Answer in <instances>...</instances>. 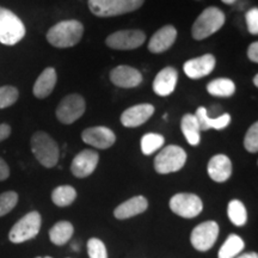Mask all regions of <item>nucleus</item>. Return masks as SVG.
<instances>
[{"label":"nucleus","mask_w":258,"mask_h":258,"mask_svg":"<svg viewBox=\"0 0 258 258\" xmlns=\"http://www.w3.org/2000/svg\"><path fill=\"white\" fill-rule=\"evenodd\" d=\"M83 34V24L76 19H69L53 25L47 32V41L53 47L70 48L79 43Z\"/></svg>","instance_id":"1"},{"label":"nucleus","mask_w":258,"mask_h":258,"mask_svg":"<svg viewBox=\"0 0 258 258\" xmlns=\"http://www.w3.org/2000/svg\"><path fill=\"white\" fill-rule=\"evenodd\" d=\"M225 22V14L220 9L215 8V6L207 8L194 22L191 28L194 40L202 41L205 38L212 36L213 34H215L224 27Z\"/></svg>","instance_id":"2"},{"label":"nucleus","mask_w":258,"mask_h":258,"mask_svg":"<svg viewBox=\"0 0 258 258\" xmlns=\"http://www.w3.org/2000/svg\"><path fill=\"white\" fill-rule=\"evenodd\" d=\"M31 151L44 167H54L60 158V148L53 138L44 132H36L31 138Z\"/></svg>","instance_id":"3"},{"label":"nucleus","mask_w":258,"mask_h":258,"mask_svg":"<svg viewBox=\"0 0 258 258\" xmlns=\"http://www.w3.org/2000/svg\"><path fill=\"white\" fill-rule=\"evenodd\" d=\"M145 0H89V9L97 17H115L133 12Z\"/></svg>","instance_id":"4"},{"label":"nucleus","mask_w":258,"mask_h":258,"mask_svg":"<svg viewBox=\"0 0 258 258\" xmlns=\"http://www.w3.org/2000/svg\"><path fill=\"white\" fill-rule=\"evenodd\" d=\"M25 36L24 23L17 15L0 6V43L15 46Z\"/></svg>","instance_id":"5"},{"label":"nucleus","mask_w":258,"mask_h":258,"mask_svg":"<svg viewBox=\"0 0 258 258\" xmlns=\"http://www.w3.org/2000/svg\"><path fill=\"white\" fill-rule=\"evenodd\" d=\"M186 153L182 147L169 145L158 153L154 159V169L160 175L177 172L185 165Z\"/></svg>","instance_id":"6"},{"label":"nucleus","mask_w":258,"mask_h":258,"mask_svg":"<svg viewBox=\"0 0 258 258\" xmlns=\"http://www.w3.org/2000/svg\"><path fill=\"white\" fill-rule=\"evenodd\" d=\"M42 218L38 212H30L23 218L19 219L16 224L12 226L9 233L10 241L15 244H21L24 241L30 240L38 234L41 230Z\"/></svg>","instance_id":"7"},{"label":"nucleus","mask_w":258,"mask_h":258,"mask_svg":"<svg viewBox=\"0 0 258 258\" xmlns=\"http://www.w3.org/2000/svg\"><path fill=\"white\" fill-rule=\"evenodd\" d=\"M170 209L180 218H196L203 209L202 200L195 194L180 192L173 195L170 200Z\"/></svg>","instance_id":"8"},{"label":"nucleus","mask_w":258,"mask_h":258,"mask_svg":"<svg viewBox=\"0 0 258 258\" xmlns=\"http://www.w3.org/2000/svg\"><path fill=\"white\" fill-rule=\"evenodd\" d=\"M85 99L78 93L66 96L56 108V117L61 123L72 124L85 112Z\"/></svg>","instance_id":"9"},{"label":"nucleus","mask_w":258,"mask_h":258,"mask_svg":"<svg viewBox=\"0 0 258 258\" xmlns=\"http://www.w3.org/2000/svg\"><path fill=\"white\" fill-rule=\"evenodd\" d=\"M146 41V34L141 30H120L106 37V46L116 50H132L141 47Z\"/></svg>","instance_id":"10"},{"label":"nucleus","mask_w":258,"mask_h":258,"mask_svg":"<svg viewBox=\"0 0 258 258\" xmlns=\"http://www.w3.org/2000/svg\"><path fill=\"white\" fill-rule=\"evenodd\" d=\"M219 235V225L215 221H205L199 226H196L190 235V241L191 245L198 251L211 250L213 245L218 239Z\"/></svg>","instance_id":"11"},{"label":"nucleus","mask_w":258,"mask_h":258,"mask_svg":"<svg viewBox=\"0 0 258 258\" xmlns=\"http://www.w3.org/2000/svg\"><path fill=\"white\" fill-rule=\"evenodd\" d=\"M82 139L84 143L98 150H106L115 144L116 135L111 129L98 125V127L86 128L82 133Z\"/></svg>","instance_id":"12"},{"label":"nucleus","mask_w":258,"mask_h":258,"mask_svg":"<svg viewBox=\"0 0 258 258\" xmlns=\"http://www.w3.org/2000/svg\"><path fill=\"white\" fill-rule=\"evenodd\" d=\"M99 156L93 150H84L77 154L71 164V171L77 178H85L92 175L98 165Z\"/></svg>","instance_id":"13"},{"label":"nucleus","mask_w":258,"mask_h":258,"mask_svg":"<svg viewBox=\"0 0 258 258\" xmlns=\"http://www.w3.org/2000/svg\"><path fill=\"white\" fill-rule=\"evenodd\" d=\"M110 80L115 86L121 89L137 88L143 82V76L134 67L121 64L110 72Z\"/></svg>","instance_id":"14"},{"label":"nucleus","mask_w":258,"mask_h":258,"mask_svg":"<svg viewBox=\"0 0 258 258\" xmlns=\"http://www.w3.org/2000/svg\"><path fill=\"white\" fill-rule=\"evenodd\" d=\"M156 111L152 104H137L125 109L121 115V123L127 128H135L150 120Z\"/></svg>","instance_id":"15"},{"label":"nucleus","mask_w":258,"mask_h":258,"mask_svg":"<svg viewBox=\"0 0 258 258\" xmlns=\"http://www.w3.org/2000/svg\"><path fill=\"white\" fill-rule=\"evenodd\" d=\"M214 55L212 54H205V55L195 57V59L188 60L183 66L184 73L190 79H201L203 77H207L215 69Z\"/></svg>","instance_id":"16"},{"label":"nucleus","mask_w":258,"mask_h":258,"mask_svg":"<svg viewBox=\"0 0 258 258\" xmlns=\"http://www.w3.org/2000/svg\"><path fill=\"white\" fill-rule=\"evenodd\" d=\"M177 38V30L173 25L167 24L160 28L148 42V50L153 54H161L172 47Z\"/></svg>","instance_id":"17"},{"label":"nucleus","mask_w":258,"mask_h":258,"mask_svg":"<svg viewBox=\"0 0 258 258\" xmlns=\"http://www.w3.org/2000/svg\"><path fill=\"white\" fill-rule=\"evenodd\" d=\"M178 82V72L175 67L167 66L157 74L153 82V91L160 97L170 96Z\"/></svg>","instance_id":"18"},{"label":"nucleus","mask_w":258,"mask_h":258,"mask_svg":"<svg viewBox=\"0 0 258 258\" xmlns=\"http://www.w3.org/2000/svg\"><path fill=\"white\" fill-rule=\"evenodd\" d=\"M148 208V201L144 196H134V198L127 200L120 206H117L114 211V217L118 220H125V219H131L141 213L146 212Z\"/></svg>","instance_id":"19"},{"label":"nucleus","mask_w":258,"mask_h":258,"mask_svg":"<svg viewBox=\"0 0 258 258\" xmlns=\"http://www.w3.org/2000/svg\"><path fill=\"white\" fill-rule=\"evenodd\" d=\"M207 171L214 182L224 183L232 175V161L225 154H217L209 160Z\"/></svg>","instance_id":"20"},{"label":"nucleus","mask_w":258,"mask_h":258,"mask_svg":"<svg viewBox=\"0 0 258 258\" xmlns=\"http://www.w3.org/2000/svg\"><path fill=\"white\" fill-rule=\"evenodd\" d=\"M195 117L198 120L200 131H209V129L221 131V129H225L231 123L230 114H221L218 117H211L207 109L203 108V106H200L196 110Z\"/></svg>","instance_id":"21"},{"label":"nucleus","mask_w":258,"mask_h":258,"mask_svg":"<svg viewBox=\"0 0 258 258\" xmlns=\"http://www.w3.org/2000/svg\"><path fill=\"white\" fill-rule=\"evenodd\" d=\"M56 79V71L54 70L53 67H47V69L38 76L36 83H35L34 85V89H32V92H34L35 97L43 99L49 96L50 93L53 92L54 88H55Z\"/></svg>","instance_id":"22"},{"label":"nucleus","mask_w":258,"mask_h":258,"mask_svg":"<svg viewBox=\"0 0 258 258\" xmlns=\"http://www.w3.org/2000/svg\"><path fill=\"white\" fill-rule=\"evenodd\" d=\"M74 233V227L70 221L56 222L49 231V239L56 246L67 244Z\"/></svg>","instance_id":"23"},{"label":"nucleus","mask_w":258,"mask_h":258,"mask_svg":"<svg viewBox=\"0 0 258 258\" xmlns=\"http://www.w3.org/2000/svg\"><path fill=\"white\" fill-rule=\"evenodd\" d=\"M180 129H182V133L184 135L186 141L191 146H198L200 144V127L196 120L195 115L194 114H185L182 117L180 121Z\"/></svg>","instance_id":"24"},{"label":"nucleus","mask_w":258,"mask_h":258,"mask_svg":"<svg viewBox=\"0 0 258 258\" xmlns=\"http://www.w3.org/2000/svg\"><path fill=\"white\" fill-rule=\"evenodd\" d=\"M245 243L239 235L230 234L222 244L218 253V258H235L244 250Z\"/></svg>","instance_id":"25"},{"label":"nucleus","mask_w":258,"mask_h":258,"mask_svg":"<svg viewBox=\"0 0 258 258\" xmlns=\"http://www.w3.org/2000/svg\"><path fill=\"white\" fill-rule=\"evenodd\" d=\"M207 91L214 97H231L235 92V84L227 78L214 79L208 83Z\"/></svg>","instance_id":"26"},{"label":"nucleus","mask_w":258,"mask_h":258,"mask_svg":"<svg viewBox=\"0 0 258 258\" xmlns=\"http://www.w3.org/2000/svg\"><path fill=\"white\" fill-rule=\"evenodd\" d=\"M77 199V191L71 185H60L51 192V201L57 207H67Z\"/></svg>","instance_id":"27"},{"label":"nucleus","mask_w":258,"mask_h":258,"mask_svg":"<svg viewBox=\"0 0 258 258\" xmlns=\"http://www.w3.org/2000/svg\"><path fill=\"white\" fill-rule=\"evenodd\" d=\"M227 215L230 220L234 226L241 227L246 224L247 221V213L246 208H245L244 203L239 201V200H232L228 203L227 207Z\"/></svg>","instance_id":"28"},{"label":"nucleus","mask_w":258,"mask_h":258,"mask_svg":"<svg viewBox=\"0 0 258 258\" xmlns=\"http://www.w3.org/2000/svg\"><path fill=\"white\" fill-rule=\"evenodd\" d=\"M164 143H165V139H164L163 135L158 133H147L145 134L143 138H141V152H143L145 156H151L154 152H157L158 150H160L161 147L164 146Z\"/></svg>","instance_id":"29"},{"label":"nucleus","mask_w":258,"mask_h":258,"mask_svg":"<svg viewBox=\"0 0 258 258\" xmlns=\"http://www.w3.org/2000/svg\"><path fill=\"white\" fill-rule=\"evenodd\" d=\"M19 96L18 90L15 86H2L0 88V109L9 108L17 102Z\"/></svg>","instance_id":"30"},{"label":"nucleus","mask_w":258,"mask_h":258,"mask_svg":"<svg viewBox=\"0 0 258 258\" xmlns=\"http://www.w3.org/2000/svg\"><path fill=\"white\" fill-rule=\"evenodd\" d=\"M18 194L15 191H6L0 194V218L9 214L17 206Z\"/></svg>","instance_id":"31"},{"label":"nucleus","mask_w":258,"mask_h":258,"mask_svg":"<svg viewBox=\"0 0 258 258\" xmlns=\"http://www.w3.org/2000/svg\"><path fill=\"white\" fill-rule=\"evenodd\" d=\"M244 147L247 152L257 153L258 151V123H254L249 128L244 138Z\"/></svg>","instance_id":"32"},{"label":"nucleus","mask_w":258,"mask_h":258,"mask_svg":"<svg viewBox=\"0 0 258 258\" xmlns=\"http://www.w3.org/2000/svg\"><path fill=\"white\" fill-rule=\"evenodd\" d=\"M88 253L90 258H108L105 245L98 238H91L88 241Z\"/></svg>","instance_id":"33"},{"label":"nucleus","mask_w":258,"mask_h":258,"mask_svg":"<svg viewBox=\"0 0 258 258\" xmlns=\"http://www.w3.org/2000/svg\"><path fill=\"white\" fill-rule=\"evenodd\" d=\"M245 21H246L247 30L250 34L257 35L258 34V9L253 8L249 10L245 15Z\"/></svg>","instance_id":"34"},{"label":"nucleus","mask_w":258,"mask_h":258,"mask_svg":"<svg viewBox=\"0 0 258 258\" xmlns=\"http://www.w3.org/2000/svg\"><path fill=\"white\" fill-rule=\"evenodd\" d=\"M247 56L252 62H258V42H252L247 49Z\"/></svg>","instance_id":"35"},{"label":"nucleus","mask_w":258,"mask_h":258,"mask_svg":"<svg viewBox=\"0 0 258 258\" xmlns=\"http://www.w3.org/2000/svg\"><path fill=\"white\" fill-rule=\"evenodd\" d=\"M9 176H10V167L8 164H6V161L3 159V158H0V182H2V180L8 179Z\"/></svg>","instance_id":"36"},{"label":"nucleus","mask_w":258,"mask_h":258,"mask_svg":"<svg viewBox=\"0 0 258 258\" xmlns=\"http://www.w3.org/2000/svg\"><path fill=\"white\" fill-rule=\"evenodd\" d=\"M11 135V127L6 123L0 124V143L6 140Z\"/></svg>","instance_id":"37"},{"label":"nucleus","mask_w":258,"mask_h":258,"mask_svg":"<svg viewBox=\"0 0 258 258\" xmlns=\"http://www.w3.org/2000/svg\"><path fill=\"white\" fill-rule=\"evenodd\" d=\"M235 258H258V254L256 252H247L240 254V256H237Z\"/></svg>","instance_id":"38"},{"label":"nucleus","mask_w":258,"mask_h":258,"mask_svg":"<svg viewBox=\"0 0 258 258\" xmlns=\"http://www.w3.org/2000/svg\"><path fill=\"white\" fill-rule=\"evenodd\" d=\"M222 3H224V4H227V5H233L234 3H237L238 0H221Z\"/></svg>","instance_id":"39"},{"label":"nucleus","mask_w":258,"mask_h":258,"mask_svg":"<svg viewBox=\"0 0 258 258\" xmlns=\"http://www.w3.org/2000/svg\"><path fill=\"white\" fill-rule=\"evenodd\" d=\"M253 84H254V86H258V74H256V76H254V78H253Z\"/></svg>","instance_id":"40"},{"label":"nucleus","mask_w":258,"mask_h":258,"mask_svg":"<svg viewBox=\"0 0 258 258\" xmlns=\"http://www.w3.org/2000/svg\"><path fill=\"white\" fill-rule=\"evenodd\" d=\"M43 258H53V257H49V256H47V257H43Z\"/></svg>","instance_id":"41"},{"label":"nucleus","mask_w":258,"mask_h":258,"mask_svg":"<svg viewBox=\"0 0 258 258\" xmlns=\"http://www.w3.org/2000/svg\"><path fill=\"white\" fill-rule=\"evenodd\" d=\"M36 258H42V257H36Z\"/></svg>","instance_id":"42"}]
</instances>
